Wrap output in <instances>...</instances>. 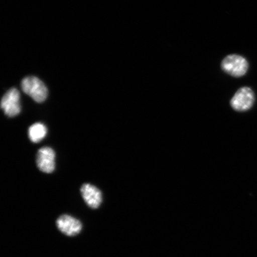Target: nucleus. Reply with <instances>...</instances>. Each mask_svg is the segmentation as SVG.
<instances>
[{
	"mask_svg": "<svg viewBox=\"0 0 257 257\" xmlns=\"http://www.w3.org/2000/svg\"><path fill=\"white\" fill-rule=\"evenodd\" d=\"M22 89L37 102H43L47 98L48 89L44 83L37 77L25 78L22 82Z\"/></svg>",
	"mask_w": 257,
	"mask_h": 257,
	"instance_id": "1",
	"label": "nucleus"
},
{
	"mask_svg": "<svg viewBox=\"0 0 257 257\" xmlns=\"http://www.w3.org/2000/svg\"><path fill=\"white\" fill-rule=\"evenodd\" d=\"M248 63L245 58L237 54H230L224 58L221 64L225 73L233 77L243 76L248 69Z\"/></svg>",
	"mask_w": 257,
	"mask_h": 257,
	"instance_id": "2",
	"label": "nucleus"
},
{
	"mask_svg": "<svg viewBox=\"0 0 257 257\" xmlns=\"http://www.w3.org/2000/svg\"><path fill=\"white\" fill-rule=\"evenodd\" d=\"M254 94L249 87L244 86L237 90L230 101V105L234 110L245 111L249 110L254 102Z\"/></svg>",
	"mask_w": 257,
	"mask_h": 257,
	"instance_id": "3",
	"label": "nucleus"
},
{
	"mask_svg": "<svg viewBox=\"0 0 257 257\" xmlns=\"http://www.w3.org/2000/svg\"><path fill=\"white\" fill-rule=\"evenodd\" d=\"M2 108L9 117H15L20 113V93L16 88L10 89L3 96L1 102Z\"/></svg>",
	"mask_w": 257,
	"mask_h": 257,
	"instance_id": "4",
	"label": "nucleus"
},
{
	"mask_svg": "<svg viewBox=\"0 0 257 257\" xmlns=\"http://www.w3.org/2000/svg\"><path fill=\"white\" fill-rule=\"evenodd\" d=\"M55 152L50 147H43L38 151L37 165L41 172L50 173L55 169Z\"/></svg>",
	"mask_w": 257,
	"mask_h": 257,
	"instance_id": "5",
	"label": "nucleus"
},
{
	"mask_svg": "<svg viewBox=\"0 0 257 257\" xmlns=\"http://www.w3.org/2000/svg\"><path fill=\"white\" fill-rule=\"evenodd\" d=\"M57 226L61 232L67 236L78 234L82 229V224L76 218L69 215H62L57 220Z\"/></svg>",
	"mask_w": 257,
	"mask_h": 257,
	"instance_id": "6",
	"label": "nucleus"
},
{
	"mask_svg": "<svg viewBox=\"0 0 257 257\" xmlns=\"http://www.w3.org/2000/svg\"><path fill=\"white\" fill-rule=\"evenodd\" d=\"M80 192L89 207L94 209L99 207L102 202V194L95 186L88 184L83 185Z\"/></svg>",
	"mask_w": 257,
	"mask_h": 257,
	"instance_id": "7",
	"label": "nucleus"
},
{
	"mask_svg": "<svg viewBox=\"0 0 257 257\" xmlns=\"http://www.w3.org/2000/svg\"><path fill=\"white\" fill-rule=\"evenodd\" d=\"M47 133V127L43 123H35L29 128L28 136L32 143L40 142L46 136Z\"/></svg>",
	"mask_w": 257,
	"mask_h": 257,
	"instance_id": "8",
	"label": "nucleus"
}]
</instances>
